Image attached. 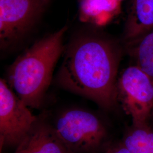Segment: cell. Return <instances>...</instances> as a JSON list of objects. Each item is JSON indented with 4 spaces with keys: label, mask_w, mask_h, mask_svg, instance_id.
I'll return each mask as SVG.
<instances>
[{
    "label": "cell",
    "mask_w": 153,
    "mask_h": 153,
    "mask_svg": "<svg viewBox=\"0 0 153 153\" xmlns=\"http://www.w3.org/2000/svg\"><path fill=\"white\" fill-rule=\"evenodd\" d=\"M44 0H0L1 48L13 43L38 15Z\"/></svg>",
    "instance_id": "6"
},
{
    "label": "cell",
    "mask_w": 153,
    "mask_h": 153,
    "mask_svg": "<svg viewBox=\"0 0 153 153\" xmlns=\"http://www.w3.org/2000/svg\"><path fill=\"white\" fill-rule=\"evenodd\" d=\"M153 29V0H133L126 26L127 43L140 38Z\"/></svg>",
    "instance_id": "8"
},
{
    "label": "cell",
    "mask_w": 153,
    "mask_h": 153,
    "mask_svg": "<svg viewBox=\"0 0 153 153\" xmlns=\"http://www.w3.org/2000/svg\"><path fill=\"white\" fill-rule=\"evenodd\" d=\"M38 118L8 85L0 79V146L16 147L27 135Z\"/></svg>",
    "instance_id": "5"
},
{
    "label": "cell",
    "mask_w": 153,
    "mask_h": 153,
    "mask_svg": "<svg viewBox=\"0 0 153 153\" xmlns=\"http://www.w3.org/2000/svg\"><path fill=\"white\" fill-rule=\"evenodd\" d=\"M71 153H99L108 143L107 128L98 116L86 110H66L53 126Z\"/></svg>",
    "instance_id": "3"
},
{
    "label": "cell",
    "mask_w": 153,
    "mask_h": 153,
    "mask_svg": "<svg viewBox=\"0 0 153 153\" xmlns=\"http://www.w3.org/2000/svg\"><path fill=\"white\" fill-rule=\"evenodd\" d=\"M103 152V153H130L121 141L108 142Z\"/></svg>",
    "instance_id": "12"
},
{
    "label": "cell",
    "mask_w": 153,
    "mask_h": 153,
    "mask_svg": "<svg viewBox=\"0 0 153 153\" xmlns=\"http://www.w3.org/2000/svg\"><path fill=\"white\" fill-rule=\"evenodd\" d=\"M149 124L153 129V111H152V113L151 114V116H150V120H149Z\"/></svg>",
    "instance_id": "13"
},
{
    "label": "cell",
    "mask_w": 153,
    "mask_h": 153,
    "mask_svg": "<svg viewBox=\"0 0 153 153\" xmlns=\"http://www.w3.org/2000/svg\"><path fill=\"white\" fill-rule=\"evenodd\" d=\"M14 153H71L58 137L53 126L38 119Z\"/></svg>",
    "instance_id": "7"
},
{
    "label": "cell",
    "mask_w": 153,
    "mask_h": 153,
    "mask_svg": "<svg viewBox=\"0 0 153 153\" xmlns=\"http://www.w3.org/2000/svg\"><path fill=\"white\" fill-rule=\"evenodd\" d=\"M116 1H119V2H121V1H123V0H116Z\"/></svg>",
    "instance_id": "14"
},
{
    "label": "cell",
    "mask_w": 153,
    "mask_h": 153,
    "mask_svg": "<svg viewBox=\"0 0 153 153\" xmlns=\"http://www.w3.org/2000/svg\"><path fill=\"white\" fill-rule=\"evenodd\" d=\"M66 30L65 26L35 43L9 68L6 81L28 107L38 108L42 104L63 51Z\"/></svg>",
    "instance_id": "2"
},
{
    "label": "cell",
    "mask_w": 153,
    "mask_h": 153,
    "mask_svg": "<svg viewBox=\"0 0 153 153\" xmlns=\"http://www.w3.org/2000/svg\"><path fill=\"white\" fill-rule=\"evenodd\" d=\"M120 2L116 0H81L79 18L83 22L104 25L120 9Z\"/></svg>",
    "instance_id": "9"
},
{
    "label": "cell",
    "mask_w": 153,
    "mask_h": 153,
    "mask_svg": "<svg viewBox=\"0 0 153 153\" xmlns=\"http://www.w3.org/2000/svg\"><path fill=\"white\" fill-rule=\"evenodd\" d=\"M127 46L135 65L153 79V29L140 38L127 43Z\"/></svg>",
    "instance_id": "10"
},
{
    "label": "cell",
    "mask_w": 153,
    "mask_h": 153,
    "mask_svg": "<svg viewBox=\"0 0 153 153\" xmlns=\"http://www.w3.org/2000/svg\"><path fill=\"white\" fill-rule=\"evenodd\" d=\"M121 141L130 153H153V129L149 124H131Z\"/></svg>",
    "instance_id": "11"
},
{
    "label": "cell",
    "mask_w": 153,
    "mask_h": 153,
    "mask_svg": "<svg viewBox=\"0 0 153 153\" xmlns=\"http://www.w3.org/2000/svg\"><path fill=\"white\" fill-rule=\"evenodd\" d=\"M120 60V50L109 40L79 39L69 47L56 82L103 109H115L119 103L117 76Z\"/></svg>",
    "instance_id": "1"
},
{
    "label": "cell",
    "mask_w": 153,
    "mask_h": 153,
    "mask_svg": "<svg viewBox=\"0 0 153 153\" xmlns=\"http://www.w3.org/2000/svg\"><path fill=\"white\" fill-rule=\"evenodd\" d=\"M118 101L132 125H148L153 110V79L138 66H130L117 81Z\"/></svg>",
    "instance_id": "4"
}]
</instances>
